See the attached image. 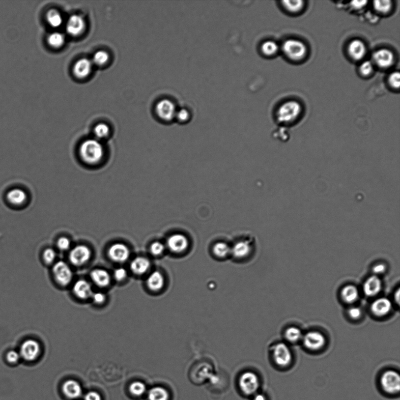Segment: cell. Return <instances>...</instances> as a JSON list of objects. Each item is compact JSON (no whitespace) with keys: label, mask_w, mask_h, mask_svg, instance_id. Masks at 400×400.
I'll return each instance as SVG.
<instances>
[{"label":"cell","mask_w":400,"mask_h":400,"mask_svg":"<svg viewBox=\"0 0 400 400\" xmlns=\"http://www.w3.org/2000/svg\"><path fill=\"white\" fill-rule=\"evenodd\" d=\"M103 146L98 140L88 139L82 143L79 154L82 161L89 165L98 164L104 156Z\"/></svg>","instance_id":"1"},{"label":"cell","mask_w":400,"mask_h":400,"mask_svg":"<svg viewBox=\"0 0 400 400\" xmlns=\"http://www.w3.org/2000/svg\"><path fill=\"white\" fill-rule=\"evenodd\" d=\"M302 107L297 101H288L281 106L277 113V120L281 123H294L301 115Z\"/></svg>","instance_id":"2"},{"label":"cell","mask_w":400,"mask_h":400,"mask_svg":"<svg viewBox=\"0 0 400 400\" xmlns=\"http://www.w3.org/2000/svg\"><path fill=\"white\" fill-rule=\"evenodd\" d=\"M282 48L285 56L292 60L304 59L307 53L306 45L297 39H288L283 44Z\"/></svg>","instance_id":"3"},{"label":"cell","mask_w":400,"mask_h":400,"mask_svg":"<svg viewBox=\"0 0 400 400\" xmlns=\"http://www.w3.org/2000/svg\"><path fill=\"white\" fill-rule=\"evenodd\" d=\"M177 110L175 103L168 99L159 101L155 106V113L158 117L164 122H171L175 120Z\"/></svg>","instance_id":"4"},{"label":"cell","mask_w":400,"mask_h":400,"mask_svg":"<svg viewBox=\"0 0 400 400\" xmlns=\"http://www.w3.org/2000/svg\"><path fill=\"white\" fill-rule=\"evenodd\" d=\"M241 391L247 396L255 395L259 386L257 375L252 371H246L241 375L239 381Z\"/></svg>","instance_id":"5"},{"label":"cell","mask_w":400,"mask_h":400,"mask_svg":"<svg viewBox=\"0 0 400 400\" xmlns=\"http://www.w3.org/2000/svg\"><path fill=\"white\" fill-rule=\"evenodd\" d=\"M166 246V248L173 254L181 255L187 251L189 241L184 234H173L168 238Z\"/></svg>","instance_id":"6"},{"label":"cell","mask_w":400,"mask_h":400,"mask_svg":"<svg viewBox=\"0 0 400 400\" xmlns=\"http://www.w3.org/2000/svg\"><path fill=\"white\" fill-rule=\"evenodd\" d=\"M41 353V346L34 340H27L21 344L19 351L21 359L31 362L37 359Z\"/></svg>","instance_id":"7"},{"label":"cell","mask_w":400,"mask_h":400,"mask_svg":"<svg viewBox=\"0 0 400 400\" xmlns=\"http://www.w3.org/2000/svg\"><path fill=\"white\" fill-rule=\"evenodd\" d=\"M380 383L383 389L387 393L395 394L400 389V377L398 372L388 371L381 377Z\"/></svg>","instance_id":"8"},{"label":"cell","mask_w":400,"mask_h":400,"mask_svg":"<svg viewBox=\"0 0 400 400\" xmlns=\"http://www.w3.org/2000/svg\"><path fill=\"white\" fill-rule=\"evenodd\" d=\"M273 356L275 363L281 367H286L291 364L292 356L288 345L277 343L273 347Z\"/></svg>","instance_id":"9"},{"label":"cell","mask_w":400,"mask_h":400,"mask_svg":"<svg viewBox=\"0 0 400 400\" xmlns=\"http://www.w3.org/2000/svg\"><path fill=\"white\" fill-rule=\"evenodd\" d=\"M53 271L55 279L60 286H66L71 283L73 279L72 271L65 262H57L54 265Z\"/></svg>","instance_id":"10"},{"label":"cell","mask_w":400,"mask_h":400,"mask_svg":"<svg viewBox=\"0 0 400 400\" xmlns=\"http://www.w3.org/2000/svg\"><path fill=\"white\" fill-rule=\"evenodd\" d=\"M91 257V251L88 247L78 245L73 248L69 254V260L76 266L86 264Z\"/></svg>","instance_id":"11"},{"label":"cell","mask_w":400,"mask_h":400,"mask_svg":"<svg viewBox=\"0 0 400 400\" xmlns=\"http://www.w3.org/2000/svg\"><path fill=\"white\" fill-rule=\"evenodd\" d=\"M130 252L126 245L123 243H115L110 247L108 256L110 258L115 262L122 263L129 259Z\"/></svg>","instance_id":"12"},{"label":"cell","mask_w":400,"mask_h":400,"mask_svg":"<svg viewBox=\"0 0 400 400\" xmlns=\"http://www.w3.org/2000/svg\"><path fill=\"white\" fill-rule=\"evenodd\" d=\"M304 346L308 349L317 350L324 346L326 340L324 336L319 332L311 331L305 334L303 337Z\"/></svg>","instance_id":"13"},{"label":"cell","mask_w":400,"mask_h":400,"mask_svg":"<svg viewBox=\"0 0 400 400\" xmlns=\"http://www.w3.org/2000/svg\"><path fill=\"white\" fill-rule=\"evenodd\" d=\"M372 59L379 68L385 69L392 66L395 62V56L392 51L381 49L375 51L372 55Z\"/></svg>","instance_id":"14"},{"label":"cell","mask_w":400,"mask_h":400,"mask_svg":"<svg viewBox=\"0 0 400 400\" xmlns=\"http://www.w3.org/2000/svg\"><path fill=\"white\" fill-rule=\"evenodd\" d=\"M252 248V244L249 240L238 241L231 246V255L237 259L246 258L251 254Z\"/></svg>","instance_id":"15"},{"label":"cell","mask_w":400,"mask_h":400,"mask_svg":"<svg viewBox=\"0 0 400 400\" xmlns=\"http://www.w3.org/2000/svg\"><path fill=\"white\" fill-rule=\"evenodd\" d=\"M85 20L79 15H73L69 18L66 29L69 35L73 36L80 35L85 29Z\"/></svg>","instance_id":"16"},{"label":"cell","mask_w":400,"mask_h":400,"mask_svg":"<svg viewBox=\"0 0 400 400\" xmlns=\"http://www.w3.org/2000/svg\"><path fill=\"white\" fill-rule=\"evenodd\" d=\"M93 63L87 58H82L75 64L73 68V72L78 79H85L90 74L92 69Z\"/></svg>","instance_id":"17"},{"label":"cell","mask_w":400,"mask_h":400,"mask_svg":"<svg viewBox=\"0 0 400 400\" xmlns=\"http://www.w3.org/2000/svg\"><path fill=\"white\" fill-rule=\"evenodd\" d=\"M392 308V304L389 299L380 298L375 300L371 306V312L377 316L387 315Z\"/></svg>","instance_id":"18"},{"label":"cell","mask_w":400,"mask_h":400,"mask_svg":"<svg viewBox=\"0 0 400 400\" xmlns=\"http://www.w3.org/2000/svg\"><path fill=\"white\" fill-rule=\"evenodd\" d=\"M73 291L76 297L81 300H87L91 298L93 294L90 283L84 280H78L75 283Z\"/></svg>","instance_id":"19"},{"label":"cell","mask_w":400,"mask_h":400,"mask_svg":"<svg viewBox=\"0 0 400 400\" xmlns=\"http://www.w3.org/2000/svg\"><path fill=\"white\" fill-rule=\"evenodd\" d=\"M166 279L160 271H155L149 275L146 280L148 288L153 292H159L164 288Z\"/></svg>","instance_id":"20"},{"label":"cell","mask_w":400,"mask_h":400,"mask_svg":"<svg viewBox=\"0 0 400 400\" xmlns=\"http://www.w3.org/2000/svg\"><path fill=\"white\" fill-rule=\"evenodd\" d=\"M366 47L362 41L355 39L348 47V53L353 59L360 60L364 58L366 54Z\"/></svg>","instance_id":"21"},{"label":"cell","mask_w":400,"mask_h":400,"mask_svg":"<svg viewBox=\"0 0 400 400\" xmlns=\"http://www.w3.org/2000/svg\"><path fill=\"white\" fill-rule=\"evenodd\" d=\"M62 390L67 398L71 399H78L82 395L81 384L75 380H69L65 381L63 384Z\"/></svg>","instance_id":"22"},{"label":"cell","mask_w":400,"mask_h":400,"mask_svg":"<svg viewBox=\"0 0 400 400\" xmlns=\"http://www.w3.org/2000/svg\"><path fill=\"white\" fill-rule=\"evenodd\" d=\"M381 282L376 276H371L366 281L363 286V291L368 297H374L380 292L381 289Z\"/></svg>","instance_id":"23"},{"label":"cell","mask_w":400,"mask_h":400,"mask_svg":"<svg viewBox=\"0 0 400 400\" xmlns=\"http://www.w3.org/2000/svg\"><path fill=\"white\" fill-rule=\"evenodd\" d=\"M6 197L8 202L15 206H23L28 198L26 192L20 188L11 189Z\"/></svg>","instance_id":"24"},{"label":"cell","mask_w":400,"mask_h":400,"mask_svg":"<svg viewBox=\"0 0 400 400\" xmlns=\"http://www.w3.org/2000/svg\"><path fill=\"white\" fill-rule=\"evenodd\" d=\"M151 267V262L148 258L138 257L134 259L130 264V268L137 275H143L147 272Z\"/></svg>","instance_id":"25"},{"label":"cell","mask_w":400,"mask_h":400,"mask_svg":"<svg viewBox=\"0 0 400 400\" xmlns=\"http://www.w3.org/2000/svg\"><path fill=\"white\" fill-rule=\"evenodd\" d=\"M90 277L93 282L100 287L108 286L111 283V278L105 270L95 269L91 271Z\"/></svg>","instance_id":"26"},{"label":"cell","mask_w":400,"mask_h":400,"mask_svg":"<svg viewBox=\"0 0 400 400\" xmlns=\"http://www.w3.org/2000/svg\"><path fill=\"white\" fill-rule=\"evenodd\" d=\"M212 253L216 258H226L231 255V246L224 242H217L213 246Z\"/></svg>","instance_id":"27"},{"label":"cell","mask_w":400,"mask_h":400,"mask_svg":"<svg viewBox=\"0 0 400 400\" xmlns=\"http://www.w3.org/2000/svg\"><path fill=\"white\" fill-rule=\"evenodd\" d=\"M342 297L347 303L352 304L359 298V291L355 286H347L341 292Z\"/></svg>","instance_id":"28"},{"label":"cell","mask_w":400,"mask_h":400,"mask_svg":"<svg viewBox=\"0 0 400 400\" xmlns=\"http://www.w3.org/2000/svg\"><path fill=\"white\" fill-rule=\"evenodd\" d=\"M148 400H169L170 394L168 391L162 387H155L149 390Z\"/></svg>","instance_id":"29"},{"label":"cell","mask_w":400,"mask_h":400,"mask_svg":"<svg viewBox=\"0 0 400 400\" xmlns=\"http://www.w3.org/2000/svg\"><path fill=\"white\" fill-rule=\"evenodd\" d=\"M279 47L276 42L273 41H267L262 43L260 47V51L263 56L267 57H271L277 54Z\"/></svg>","instance_id":"30"},{"label":"cell","mask_w":400,"mask_h":400,"mask_svg":"<svg viewBox=\"0 0 400 400\" xmlns=\"http://www.w3.org/2000/svg\"><path fill=\"white\" fill-rule=\"evenodd\" d=\"M47 22L51 27L54 28H57L62 25L63 23V18L62 15L59 11L55 10V9H51L48 11L47 15Z\"/></svg>","instance_id":"31"},{"label":"cell","mask_w":400,"mask_h":400,"mask_svg":"<svg viewBox=\"0 0 400 400\" xmlns=\"http://www.w3.org/2000/svg\"><path fill=\"white\" fill-rule=\"evenodd\" d=\"M47 41L51 47L59 48L65 43V36L59 32H53L48 35Z\"/></svg>","instance_id":"32"},{"label":"cell","mask_w":400,"mask_h":400,"mask_svg":"<svg viewBox=\"0 0 400 400\" xmlns=\"http://www.w3.org/2000/svg\"><path fill=\"white\" fill-rule=\"evenodd\" d=\"M283 5L286 10L291 13H297L301 11L304 7V1L301 0H294V1H284Z\"/></svg>","instance_id":"33"},{"label":"cell","mask_w":400,"mask_h":400,"mask_svg":"<svg viewBox=\"0 0 400 400\" xmlns=\"http://www.w3.org/2000/svg\"><path fill=\"white\" fill-rule=\"evenodd\" d=\"M285 337L287 341L296 343L302 338V332L297 327H290L286 330Z\"/></svg>","instance_id":"34"},{"label":"cell","mask_w":400,"mask_h":400,"mask_svg":"<svg viewBox=\"0 0 400 400\" xmlns=\"http://www.w3.org/2000/svg\"><path fill=\"white\" fill-rule=\"evenodd\" d=\"M373 7L375 10L381 14H387L390 11L392 7V1L389 0L383 1H375L373 2Z\"/></svg>","instance_id":"35"},{"label":"cell","mask_w":400,"mask_h":400,"mask_svg":"<svg viewBox=\"0 0 400 400\" xmlns=\"http://www.w3.org/2000/svg\"><path fill=\"white\" fill-rule=\"evenodd\" d=\"M109 59V56L108 53L104 51H99L94 54L91 62L97 66H101L108 63Z\"/></svg>","instance_id":"36"},{"label":"cell","mask_w":400,"mask_h":400,"mask_svg":"<svg viewBox=\"0 0 400 400\" xmlns=\"http://www.w3.org/2000/svg\"><path fill=\"white\" fill-rule=\"evenodd\" d=\"M130 392L132 395L136 396H141L146 392V386L144 383L141 381H134L131 384L129 387Z\"/></svg>","instance_id":"37"},{"label":"cell","mask_w":400,"mask_h":400,"mask_svg":"<svg viewBox=\"0 0 400 400\" xmlns=\"http://www.w3.org/2000/svg\"><path fill=\"white\" fill-rule=\"evenodd\" d=\"M175 119L181 124L188 123L191 119V113L185 108L177 110Z\"/></svg>","instance_id":"38"},{"label":"cell","mask_w":400,"mask_h":400,"mask_svg":"<svg viewBox=\"0 0 400 400\" xmlns=\"http://www.w3.org/2000/svg\"><path fill=\"white\" fill-rule=\"evenodd\" d=\"M109 127L105 123H100L96 126L94 129V135L97 139H103L109 136Z\"/></svg>","instance_id":"39"},{"label":"cell","mask_w":400,"mask_h":400,"mask_svg":"<svg viewBox=\"0 0 400 400\" xmlns=\"http://www.w3.org/2000/svg\"><path fill=\"white\" fill-rule=\"evenodd\" d=\"M166 244L160 242H155L151 244L150 246V252L154 256H161L163 255L166 250Z\"/></svg>","instance_id":"40"},{"label":"cell","mask_w":400,"mask_h":400,"mask_svg":"<svg viewBox=\"0 0 400 400\" xmlns=\"http://www.w3.org/2000/svg\"><path fill=\"white\" fill-rule=\"evenodd\" d=\"M21 359L20 353L15 350H10L6 353L5 359L9 364L16 365L19 362Z\"/></svg>","instance_id":"41"},{"label":"cell","mask_w":400,"mask_h":400,"mask_svg":"<svg viewBox=\"0 0 400 400\" xmlns=\"http://www.w3.org/2000/svg\"><path fill=\"white\" fill-rule=\"evenodd\" d=\"M372 71H373V65L371 61H365L360 67V72L363 75H370Z\"/></svg>","instance_id":"42"},{"label":"cell","mask_w":400,"mask_h":400,"mask_svg":"<svg viewBox=\"0 0 400 400\" xmlns=\"http://www.w3.org/2000/svg\"><path fill=\"white\" fill-rule=\"evenodd\" d=\"M57 256L56 252L53 249L49 248L46 249L43 253V259L47 264H51L56 259Z\"/></svg>","instance_id":"43"},{"label":"cell","mask_w":400,"mask_h":400,"mask_svg":"<svg viewBox=\"0 0 400 400\" xmlns=\"http://www.w3.org/2000/svg\"><path fill=\"white\" fill-rule=\"evenodd\" d=\"M400 75L399 72H393L389 76V82L393 88H399L400 85Z\"/></svg>","instance_id":"44"},{"label":"cell","mask_w":400,"mask_h":400,"mask_svg":"<svg viewBox=\"0 0 400 400\" xmlns=\"http://www.w3.org/2000/svg\"><path fill=\"white\" fill-rule=\"evenodd\" d=\"M71 241L68 238L62 237L58 240L57 242V246L59 250L62 251H66L69 249L71 247Z\"/></svg>","instance_id":"45"},{"label":"cell","mask_w":400,"mask_h":400,"mask_svg":"<svg viewBox=\"0 0 400 400\" xmlns=\"http://www.w3.org/2000/svg\"><path fill=\"white\" fill-rule=\"evenodd\" d=\"M127 273L123 268H118L114 272V279L117 282H122L126 279Z\"/></svg>","instance_id":"46"},{"label":"cell","mask_w":400,"mask_h":400,"mask_svg":"<svg viewBox=\"0 0 400 400\" xmlns=\"http://www.w3.org/2000/svg\"><path fill=\"white\" fill-rule=\"evenodd\" d=\"M91 298L94 303L96 304H102L106 300V295L102 292H97L93 293Z\"/></svg>","instance_id":"47"},{"label":"cell","mask_w":400,"mask_h":400,"mask_svg":"<svg viewBox=\"0 0 400 400\" xmlns=\"http://www.w3.org/2000/svg\"><path fill=\"white\" fill-rule=\"evenodd\" d=\"M348 314H349L351 318L357 319L362 316V311L359 308L352 307L350 308L349 311H348Z\"/></svg>","instance_id":"48"},{"label":"cell","mask_w":400,"mask_h":400,"mask_svg":"<svg viewBox=\"0 0 400 400\" xmlns=\"http://www.w3.org/2000/svg\"><path fill=\"white\" fill-rule=\"evenodd\" d=\"M85 400H102V398L98 393L90 392L85 395Z\"/></svg>","instance_id":"49"},{"label":"cell","mask_w":400,"mask_h":400,"mask_svg":"<svg viewBox=\"0 0 400 400\" xmlns=\"http://www.w3.org/2000/svg\"><path fill=\"white\" fill-rule=\"evenodd\" d=\"M386 270V265L383 264H378L377 265H375L373 268H372V271H373V273L376 275L383 274L384 272H385Z\"/></svg>","instance_id":"50"},{"label":"cell","mask_w":400,"mask_h":400,"mask_svg":"<svg viewBox=\"0 0 400 400\" xmlns=\"http://www.w3.org/2000/svg\"><path fill=\"white\" fill-rule=\"evenodd\" d=\"M367 2L366 1H353L351 2V5L354 8L360 9L364 7Z\"/></svg>","instance_id":"51"},{"label":"cell","mask_w":400,"mask_h":400,"mask_svg":"<svg viewBox=\"0 0 400 400\" xmlns=\"http://www.w3.org/2000/svg\"><path fill=\"white\" fill-rule=\"evenodd\" d=\"M253 400H267L266 398L264 395L262 394H257V395H255L254 397V399Z\"/></svg>","instance_id":"52"},{"label":"cell","mask_w":400,"mask_h":400,"mask_svg":"<svg viewBox=\"0 0 400 400\" xmlns=\"http://www.w3.org/2000/svg\"><path fill=\"white\" fill-rule=\"evenodd\" d=\"M395 298H397V301L399 302V301H400V290L399 289H398V292H397V295H396V297H395Z\"/></svg>","instance_id":"53"}]
</instances>
